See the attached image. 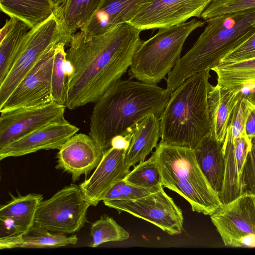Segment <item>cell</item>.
<instances>
[{
    "label": "cell",
    "instance_id": "6da1fadb",
    "mask_svg": "<svg viewBox=\"0 0 255 255\" xmlns=\"http://www.w3.org/2000/svg\"><path fill=\"white\" fill-rule=\"evenodd\" d=\"M141 31L125 22L97 35H74L66 51V107L95 103L121 79L142 41Z\"/></svg>",
    "mask_w": 255,
    "mask_h": 255
},
{
    "label": "cell",
    "instance_id": "7a4b0ae2",
    "mask_svg": "<svg viewBox=\"0 0 255 255\" xmlns=\"http://www.w3.org/2000/svg\"><path fill=\"white\" fill-rule=\"evenodd\" d=\"M171 94L157 84L121 79L95 103L89 135L105 151L111 147L114 137L131 132L146 116L160 118Z\"/></svg>",
    "mask_w": 255,
    "mask_h": 255
},
{
    "label": "cell",
    "instance_id": "3957f363",
    "mask_svg": "<svg viewBox=\"0 0 255 255\" xmlns=\"http://www.w3.org/2000/svg\"><path fill=\"white\" fill-rule=\"evenodd\" d=\"M204 31L166 79V89L174 91L186 79L217 65L229 52L255 32V8L221 15L205 20Z\"/></svg>",
    "mask_w": 255,
    "mask_h": 255
},
{
    "label": "cell",
    "instance_id": "277c9868",
    "mask_svg": "<svg viewBox=\"0 0 255 255\" xmlns=\"http://www.w3.org/2000/svg\"><path fill=\"white\" fill-rule=\"evenodd\" d=\"M210 70L196 73L171 92L160 117V142L192 149L211 132L208 96Z\"/></svg>",
    "mask_w": 255,
    "mask_h": 255
},
{
    "label": "cell",
    "instance_id": "5b68a950",
    "mask_svg": "<svg viewBox=\"0 0 255 255\" xmlns=\"http://www.w3.org/2000/svg\"><path fill=\"white\" fill-rule=\"evenodd\" d=\"M153 153L163 186L186 199L193 211L211 216L223 205L201 171L193 149L159 142Z\"/></svg>",
    "mask_w": 255,
    "mask_h": 255
},
{
    "label": "cell",
    "instance_id": "8992f818",
    "mask_svg": "<svg viewBox=\"0 0 255 255\" xmlns=\"http://www.w3.org/2000/svg\"><path fill=\"white\" fill-rule=\"evenodd\" d=\"M205 22L193 19L178 25L160 28L153 36L142 41L128 70L129 79L157 84L181 58L184 42Z\"/></svg>",
    "mask_w": 255,
    "mask_h": 255
},
{
    "label": "cell",
    "instance_id": "52a82bcc",
    "mask_svg": "<svg viewBox=\"0 0 255 255\" xmlns=\"http://www.w3.org/2000/svg\"><path fill=\"white\" fill-rule=\"evenodd\" d=\"M60 42L66 43L54 14L27 32L10 70L0 84V106L46 54Z\"/></svg>",
    "mask_w": 255,
    "mask_h": 255
},
{
    "label": "cell",
    "instance_id": "ba28073f",
    "mask_svg": "<svg viewBox=\"0 0 255 255\" xmlns=\"http://www.w3.org/2000/svg\"><path fill=\"white\" fill-rule=\"evenodd\" d=\"M90 206L80 186L72 184L40 202L34 224L53 233L72 234L84 226Z\"/></svg>",
    "mask_w": 255,
    "mask_h": 255
},
{
    "label": "cell",
    "instance_id": "9c48e42d",
    "mask_svg": "<svg viewBox=\"0 0 255 255\" xmlns=\"http://www.w3.org/2000/svg\"><path fill=\"white\" fill-rule=\"evenodd\" d=\"M210 218L225 246L255 248V204L251 195L224 204Z\"/></svg>",
    "mask_w": 255,
    "mask_h": 255
},
{
    "label": "cell",
    "instance_id": "30bf717a",
    "mask_svg": "<svg viewBox=\"0 0 255 255\" xmlns=\"http://www.w3.org/2000/svg\"><path fill=\"white\" fill-rule=\"evenodd\" d=\"M104 205L119 213L126 212L155 225L171 235L183 231V216L181 209L163 188L135 200L103 201Z\"/></svg>",
    "mask_w": 255,
    "mask_h": 255
},
{
    "label": "cell",
    "instance_id": "8fae6325",
    "mask_svg": "<svg viewBox=\"0 0 255 255\" xmlns=\"http://www.w3.org/2000/svg\"><path fill=\"white\" fill-rule=\"evenodd\" d=\"M212 0H148L128 22L141 31L156 29L200 18Z\"/></svg>",
    "mask_w": 255,
    "mask_h": 255
},
{
    "label": "cell",
    "instance_id": "7c38bea8",
    "mask_svg": "<svg viewBox=\"0 0 255 255\" xmlns=\"http://www.w3.org/2000/svg\"><path fill=\"white\" fill-rule=\"evenodd\" d=\"M65 108L52 102L0 112V148L43 126L65 120Z\"/></svg>",
    "mask_w": 255,
    "mask_h": 255
},
{
    "label": "cell",
    "instance_id": "4fadbf2b",
    "mask_svg": "<svg viewBox=\"0 0 255 255\" xmlns=\"http://www.w3.org/2000/svg\"><path fill=\"white\" fill-rule=\"evenodd\" d=\"M54 50V48L49 51L21 81L0 106V112L54 102L51 86Z\"/></svg>",
    "mask_w": 255,
    "mask_h": 255
},
{
    "label": "cell",
    "instance_id": "5bb4252c",
    "mask_svg": "<svg viewBox=\"0 0 255 255\" xmlns=\"http://www.w3.org/2000/svg\"><path fill=\"white\" fill-rule=\"evenodd\" d=\"M79 130L66 119L47 125L0 148V160L40 150L59 149Z\"/></svg>",
    "mask_w": 255,
    "mask_h": 255
},
{
    "label": "cell",
    "instance_id": "9a60e30c",
    "mask_svg": "<svg viewBox=\"0 0 255 255\" xmlns=\"http://www.w3.org/2000/svg\"><path fill=\"white\" fill-rule=\"evenodd\" d=\"M104 151L95 140L84 133H76L67 140L57 153L56 168L71 175L73 182L96 168Z\"/></svg>",
    "mask_w": 255,
    "mask_h": 255
},
{
    "label": "cell",
    "instance_id": "2e32d148",
    "mask_svg": "<svg viewBox=\"0 0 255 255\" xmlns=\"http://www.w3.org/2000/svg\"><path fill=\"white\" fill-rule=\"evenodd\" d=\"M126 151L112 147L104 151L93 173L79 185L91 206L97 205L112 186L124 179L130 172L125 162Z\"/></svg>",
    "mask_w": 255,
    "mask_h": 255
},
{
    "label": "cell",
    "instance_id": "e0dca14e",
    "mask_svg": "<svg viewBox=\"0 0 255 255\" xmlns=\"http://www.w3.org/2000/svg\"><path fill=\"white\" fill-rule=\"evenodd\" d=\"M252 147V140L247 135L231 141L226 135L223 144L225 158V172L220 198L226 204L242 195V174L247 155Z\"/></svg>",
    "mask_w": 255,
    "mask_h": 255
},
{
    "label": "cell",
    "instance_id": "ac0fdd59",
    "mask_svg": "<svg viewBox=\"0 0 255 255\" xmlns=\"http://www.w3.org/2000/svg\"><path fill=\"white\" fill-rule=\"evenodd\" d=\"M147 0H104L80 31L86 36H92L128 22Z\"/></svg>",
    "mask_w": 255,
    "mask_h": 255
},
{
    "label": "cell",
    "instance_id": "d6986e66",
    "mask_svg": "<svg viewBox=\"0 0 255 255\" xmlns=\"http://www.w3.org/2000/svg\"><path fill=\"white\" fill-rule=\"evenodd\" d=\"M10 197L9 201L0 207L1 228L6 231L7 235L28 231L34 223L37 209L43 200L42 195L37 193L17 196L10 194Z\"/></svg>",
    "mask_w": 255,
    "mask_h": 255
},
{
    "label": "cell",
    "instance_id": "ffe728a7",
    "mask_svg": "<svg viewBox=\"0 0 255 255\" xmlns=\"http://www.w3.org/2000/svg\"><path fill=\"white\" fill-rule=\"evenodd\" d=\"M243 92H237L217 84L211 86L208 102L211 134L223 143L232 113Z\"/></svg>",
    "mask_w": 255,
    "mask_h": 255
},
{
    "label": "cell",
    "instance_id": "44dd1931",
    "mask_svg": "<svg viewBox=\"0 0 255 255\" xmlns=\"http://www.w3.org/2000/svg\"><path fill=\"white\" fill-rule=\"evenodd\" d=\"M223 144L210 133L193 149L201 171L219 196L222 190L225 172Z\"/></svg>",
    "mask_w": 255,
    "mask_h": 255
},
{
    "label": "cell",
    "instance_id": "7402d4cb",
    "mask_svg": "<svg viewBox=\"0 0 255 255\" xmlns=\"http://www.w3.org/2000/svg\"><path fill=\"white\" fill-rule=\"evenodd\" d=\"M104 0H64L57 4L54 12L66 43L83 28L99 8Z\"/></svg>",
    "mask_w": 255,
    "mask_h": 255
},
{
    "label": "cell",
    "instance_id": "603a6c76",
    "mask_svg": "<svg viewBox=\"0 0 255 255\" xmlns=\"http://www.w3.org/2000/svg\"><path fill=\"white\" fill-rule=\"evenodd\" d=\"M132 134V139L125 155V162L129 168L144 161L157 147L160 138V118L153 114L146 116L133 127Z\"/></svg>",
    "mask_w": 255,
    "mask_h": 255
},
{
    "label": "cell",
    "instance_id": "cb8c5ba5",
    "mask_svg": "<svg viewBox=\"0 0 255 255\" xmlns=\"http://www.w3.org/2000/svg\"><path fill=\"white\" fill-rule=\"evenodd\" d=\"M77 241L76 235L68 236L64 234L53 233L33 224L24 233L1 237L0 249L57 248L75 245Z\"/></svg>",
    "mask_w": 255,
    "mask_h": 255
},
{
    "label": "cell",
    "instance_id": "d4e9b609",
    "mask_svg": "<svg viewBox=\"0 0 255 255\" xmlns=\"http://www.w3.org/2000/svg\"><path fill=\"white\" fill-rule=\"evenodd\" d=\"M53 0H0L1 10L31 29L50 17L56 8Z\"/></svg>",
    "mask_w": 255,
    "mask_h": 255
},
{
    "label": "cell",
    "instance_id": "484cf974",
    "mask_svg": "<svg viewBox=\"0 0 255 255\" xmlns=\"http://www.w3.org/2000/svg\"><path fill=\"white\" fill-rule=\"evenodd\" d=\"M211 70L216 73L218 85L237 92L255 89V56L232 63L219 64Z\"/></svg>",
    "mask_w": 255,
    "mask_h": 255
},
{
    "label": "cell",
    "instance_id": "4316f807",
    "mask_svg": "<svg viewBox=\"0 0 255 255\" xmlns=\"http://www.w3.org/2000/svg\"><path fill=\"white\" fill-rule=\"evenodd\" d=\"M124 179L129 184L153 192L163 188L159 167L153 153L147 160L134 166Z\"/></svg>",
    "mask_w": 255,
    "mask_h": 255
},
{
    "label": "cell",
    "instance_id": "83f0119b",
    "mask_svg": "<svg viewBox=\"0 0 255 255\" xmlns=\"http://www.w3.org/2000/svg\"><path fill=\"white\" fill-rule=\"evenodd\" d=\"M28 29L25 23L17 19L12 31L0 42V84L10 70L21 41Z\"/></svg>",
    "mask_w": 255,
    "mask_h": 255
},
{
    "label": "cell",
    "instance_id": "f1b7e54d",
    "mask_svg": "<svg viewBox=\"0 0 255 255\" xmlns=\"http://www.w3.org/2000/svg\"><path fill=\"white\" fill-rule=\"evenodd\" d=\"M92 242L90 247L96 248L109 242L123 241L128 239L129 233L112 217L103 215L93 223L90 228Z\"/></svg>",
    "mask_w": 255,
    "mask_h": 255
},
{
    "label": "cell",
    "instance_id": "f546056e",
    "mask_svg": "<svg viewBox=\"0 0 255 255\" xmlns=\"http://www.w3.org/2000/svg\"><path fill=\"white\" fill-rule=\"evenodd\" d=\"M66 45L67 44L64 42H60L54 47L51 79L53 101L65 106L66 102L67 81V53L65 50Z\"/></svg>",
    "mask_w": 255,
    "mask_h": 255
},
{
    "label": "cell",
    "instance_id": "4dcf8cb0",
    "mask_svg": "<svg viewBox=\"0 0 255 255\" xmlns=\"http://www.w3.org/2000/svg\"><path fill=\"white\" fill-rule=\"evenodd\" d=\"M253 108L243 92L231 115L226 135L231 141L247 135L245 127L248 118Z\"/></svg>",
    "mask_w": 255,
    "mask_h": 255
},
{
    "label": "cell",
    "instance_id": "1f68e13d",
    "mask_svg": "<svg viewBox=\"0 0 255 255\" xmlns=\"http://www.w3.org/2000/svg\"><path fill=\"white\" fill-rule=\"evenodd\" d=\"M255 8V0H217L212 1L202 13L205 20L213 17Z\"/></svg>",
    "mask_w": 255,
    "mask_h": 255
},
{
    "label": "cell",
    "instance_id": "d6a6232c",
    "mask_svg": "<svg viewBox=\"0 0 255 255\" xmlns=\"http://www.w3.org/2000/svg\"><path fill=\"white\" fill-rule=\"evenodd\" d=\"M152 193L154 192L129 184L125 179H123L112 186L103 197L102 201L135 200Z\"/></svg>",
    "mask_w": 255,
    "mask_h": 255
},
{
    "label": "cell",
    "instance_id": "836d02e7",
    "mask_svg": "<svg viewBox=\"0 0 255 255\" xmlns=\"http://www.w3.org/2000/svg\"><path fill=\"white\" fill-rule=\"evenodd\" d=\"M242 194H255V138L252 139V147L248 152L242 174Z\"/></svg>",
    "mask_w": 255,
    "mask_h": 255
},
{
    "label": "cell",
    "instance_id": "e575fe53",
    "mask_svg": "<svg viewBox=\"0 0 255 255\" xmlns=\"http://www.w3.org/2000/svg\"><path fill=\"white\" fill-rule=\"evenodd\" d=\"M255 56V32L242 44L225 55L219 64L248 59Z\"/></svg>",
    "mask_w": 255,
    "mask_h": 255
},
{
    "label": "cell",
    "instance_id": "d590c367",
    "mask_svg": "<svg viewBox=\"0 0 255 255\" xmlns=\"http://www.w3.org/2000/svg\"><path fill=\"white\" fill-rule=\"evenodd\" d=\"M132 137V131L124 135H118L115 136L111 140V147L127 150L130 145Z\"/></svg>",
    "mask_w": 255,
    "mask_h": 255
},
{
    "label": "cell",
    "instance_id": "8d00e7d4",
    "mask_svg": "<svg viewBox=\"0 0 255 255\" xmlns=\"http://www.w3.org/2000/svg\"><path fill=\"white\" fill-rule=\"evenodd\" d=\"M245 130L247 136L251 140L255 138V106L254 105L248 118Z\"/></svg>",
    "mask_w": 255,
    "mask_h": 255
},
{
    "label": "cell",
    "instance_id": "74e56055",
    "mask_svg": "<svg viewBox=\"0 0 255 255\" xmlns=\"http://www.w3.org/2000/svg\"><path fill=\"white\" fill-rule=\"evenodd\" d=\"M17 19L14 18L10 17L9 20H7L4 25L0 30V42L12 31L14 27Z\"/></svg>",
    "mask_w": 255,
    "mask_h": 255
},
{
    "label": "cell",
    "instance_id": "f35d334b",
    "mask_svg": "<svg viewBox=\"0 0 255 255\" xmlns=\"http://www.w3.org/2000/svg\"><path fill=\"white\" fill-rule=\"evenodd\" d=\"M246 97L252 104L255 106V89L246 94Z\"/></svg>",
    "mask_w": 255,
    "mask_h": 255
},
{
    "label": "cell",
    "instance_id": "ab89813d",
    "mask_svg": "<svg viewBox=\"0 0 255 255\" xmlns=\"http://www.w3.org/2000/svg\"><path fill=\"white\" fill-rule=\"evenodd\" d=\"M56 3V4H58L62 2H63L64 0H53Z\"/></svg>",
    "mask_w": 255,
    "mask_h": 255
},
{
    "label": "cell",
    "instance_id": "60d3db41",
    "mask_svg": "<svg viewBox=\"0 0 255 255\" xmlns=\"http://www.w3.org/2000/svg\"><path fill=\"white\" fill-rule=\"evenodd\" d=\"M251 197H252V198L255 204V194H252V195H251Z\"/></svg>",
    "mask_w": 255,
    "mask_h": 255
},
{
    "label": "cell",
    "instance_id": "b9f144b4",
    "mask_svg": "<svg viewBox=\"0 0 255 255\" xmlns=\"http://www.w3.org/2000/svg\"><path fill=\"white\" fill-rule=\"evenodd\" d=\"M215 0H212V1H215Z\"/></svg>",
    "mask_w": 255,
    "mask_h": 255
}]
</instances>
